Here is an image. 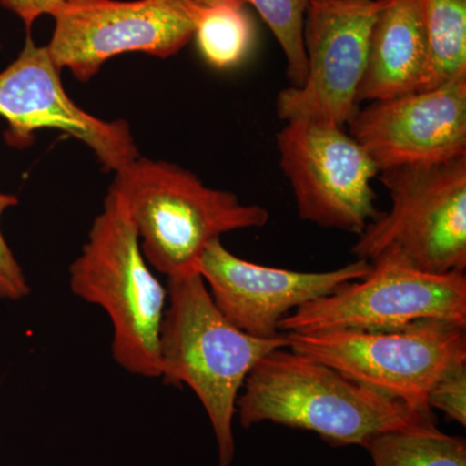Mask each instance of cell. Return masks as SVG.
<instances>
[{
	"instance_id": "3957f363",
	"label": "cell",
	"mask_w": 466,
	"mask_h": 466,
	"mask_svg": "<svg viewBox=\"0 0 466 466\" xmlns=\"http://www.w3.org/2000/svg\"><path fill=\"white\" fill-rule=\"evenodd\" d=\"M109 192L125 205L144 258L167 278L198 272L202 253L223 233L259 228L269 219L265 208L242 204L186 168L148 158L116 171Z\"/></svg>"
},
{
	"instance_id": "ffe728a7",
	"label": "cell",
	"mask_w": 466,
	"mask_h": 466,
	"mask_svg": "<svg viewBox=\"0 0 466 466\" xmlns=\"http://www.w3.org/2000/svg\"><path fill=\"white\" fill-rule=\"evenodd\" d=\"M18 204L16 196L0 192V220L9 208ZM30 293L23 268L8 247L0 227V299L21 300Z\"/></svg>"
},
{
	"instance_id": "8fae6325",
	"label": "cell",
	"mask_w": 466,
	"mask_h": 466,
	"mask_svg": "<svg viewBox=\"0 0 466 466\" xmlns=\"http://www.w3.org/2000/svg\"><path fill=\"white\" fill-rule=\"evenodd\" d=\"M47 47L27 36L23 51L0 72V116L8 124L5 140L24 148L42 128L60 130L86 144L104 168L118 171L139 157L130 126L104 121L67 96Z\"/></svg>"
},
{
	"instance_id": "ac0fdd59",
	"label": "cell",
	"mask_w": 466,
	"mask_h": 466,
	"mask_svg": "<svg viewBox=\"0 0 466 466\" xmlns=\"http://www.w3.org/2000/svg\"><path fill=\"white\" fill-rule=\"evenodd\" d=\"M248 5L257 9L280 45L291 87H300L308 70L303 47V21L309 0H248Z\"/></svg>"
},
{
	"instance_id": "ba28073f",
	"label": "cell",
	"mask_w": 466,
	"mask_h": 466,
	"mask_svg": "<svg viewBox=\"0 0 466 466\" xmlns=\"http://www.w3.org/2000/svg\"><path fill=\"white\" fill-rule=\"evenodd\" d=\"M200 7L193 0H73L54 15L47 47L58 69L88 82L118 55L167 58L195 38Z\"/></svg>"
},
{
	"instance_id": "7c38bea8",
	"label": "cell",
	"mask_w": 466,
	"mask_h": 466,
	"mask_svg": "<svg viewBox=\"0 0 466 466\" xmlns=\"http://www.w3.org/2000/svg\"><path fill=\"white\" fill-rule=\"evenodd\" d=\"M348 126L379 173L466 157V75L431 90L372 101Z\"/></svg>"
},
{
	"instance_id": "7402d4cb",
	"label": "cell",
	"mask_w": 466,
	"mask_h": 466,
	"mask_svg": "<svg viewBox=\"0 0 466 466\" xmlns=\"http://www.w3.org/2000/svg\"><path fill=\"white\" fill-rule=\"evenodd\" d=\"M196 5L200 8L210 7V5H220V3H229V5H248V0H193Z\"/></svg>"
},
{
	"instance_id": "9c48e42d",
	"label": "cell",
	"mask_w": 466,
	"mask_h": 466,
	"mask_svg": "<svg viewBox=\"0 0 466 466\" xmlns=\"http://www.w3.org/2000/svg\"><path fill=\"white\" fill-rule=\"evenodd\" d=\"M276 144L300 219L360 235L381 216L372 187L379 168L343 128L293 119L276 135Z\"/></svg>"
},
{
	"instance_id": "5bb4252c",
	"label": "cell",
	"mask_w": 466,
	"mask_h": 466,
	"mask_svg": "<svg viewBox=\"0 0 466 466\" xmlns=\"http://www.w3.org/2000/svg\"><path fill=\"white\" fill-rule=\"evenodd\" d=\"M428 57L420 0H386L370 34L358 103L394 99L421 91Z\"/></svg>"
},
{
	"instance_id": "9a60e30c",
	"label": "cell",
	"mask_w": 466,
	"mask_h": 466,
	"mask_svg": "<svg viewBox=\"0 0 466 466\" xmlns=\"http://www.w3.org/2000/svg\"><path fill=\"white\" fill-rule=\"evenodd\" d=\"M363 449L373 466H466L464 438L443 433L434 421L383 431Z\"/></svg>"
},
{
	"instance_id": "30bf717a",
	"label": "cell",
	"mask_w": 466,
	"mask_h": 466,
	"mask_svg": "<svg viewBox=\"0 0 466 466\" xmlns=\"http://www.w3.org/2000/svg\"><path fill=\"white\" fill-rule=\"evenodd\" d=\"M386 0H309L303 21L308 70L300 87L278 95L283 121L345 127L359 112L370 34Z\"/></svg>"
},
{
	"instance_id": "d6986e66",
	"label": "cell",
	"mask_w": 466,
	"mask_h": 466,
	"mask_svg": "<svg viewBox=\"0 0 466 466\" xmlns=\"http://www.w3.org/2000/svg\"><path fill=\"white\" fill-rule=\"evenodd\" d=\"M428 407L440 410L449 419L466 425V361L451 368L428 395Z\"/></svg>"
},
{
	"instance_id": "7a4b0ae2",
	"label": "cell",
	"mask_w": 466,
	"mask_h": 466,
	"mask_svg": "<svg viewBox=\"0 0 466 466\" xmlns=\"http://www.w3.org/2000/svg\"><path fill=\"white\" fill-rule=\"evenodd\" d=\"M167 299L159 334L161 377L198 395L216 437L218 465L231 466L233 417L245 380L260 359L288 348L287 339L284 334L257 339L229 323L198 272L168 278Z\"/></svg>"
},
{
	"instance_id": "5b68a950",
	"label": "cell",
	"mask_w": 466,
	"mask_h": 466,
	"mask_svg": "<svg viewBox=\"0 0 466 466\" xmlns=\"http://www.w3.org/2000/svg\"><path fill=\"white\" fill-rule=\"evenodd\" d=\"M391 208L359 235L352 254L391 257L431 274L466 268V157L383 170Z\"/></svg>"
},
{
	"instance_id": "4fadbf2b",
	"label": "cell",
	"mask_w": 466,
	"mask_h": 466,
	"mask_svg": "<svg viewBox=\"0 0 466 466\" xmlns=\"http://www.w3.org/2000/svg\"><path fill=\"white\" fill-rule=\"evenodd\" d=\"M370 269L357 259L341 268L300 272L248 262L226 249L220 238L211 241L198 260V272L229 323L257 339L281 336L279 324L300 306L328 296Z\"/></svg>"
},
{
	"instance_id": "2e32d148",
	"label": "cell",
	"mask_w": 466,
	"mask_h": 466,
	"mask_svg": "<svg viewBox=\"0 0 466 466\" xmlns=\"http://www.w3.org/2000/svg\"><path fill=\"white\" fill-rule=\"evenodd\" d=\"M428 39L421 91L466 75V0H420Z\"/></svg>"
},
{
	"instance_id": "52a82bcc",
	"label": "cell",
	"mask_w": 466,
	"mask_h": 466,
	"mask_svg": "<svg viewBox=\"0 0 466 466\" xmlns=\"http://www.w3.org/2000/svg\"><path fill=\"white\" fill-rule=\"evenodd\" d=\"M421 320L466 327L465 271L431 274L391 257L370 262V272L285 317L283 334L390 329Z\"/></svg>"
},
{
	"instance_id": "277c9868",
	"label": "cell",
	"mask_w": 466,
	"mask_h": 466,
	"mask_svg": "<svg viewBox=\"0 0 466 466\" xmlns=\"http://www.w3.org/2000/svg\"><path fill=\"white\" fill-rule=\"evenodd\" d=\"M69 274L73 293L108 314L116 363L131 375L161 377L159 334L167 291L150 271L137 229L115 193L106 195Z\"/></svg>"
},
{
	"instance_id": "44dd1931",
	"label": "cell",
	"mask_w": 466,
	"mask_h": 466,
	"mask_svg": "<svg viewBox=\"0 0 466 466\" xmlns=\"http://www.w3.org/2000/svg\"><path fill=\"white\" fill-rule=\"evenodd\" d=\"M70 2L73 0H0V5L20 17L29 30L39 17L54 16L58 9Z\"/></svg>"
},
{
	"instance_id": "e0dca14e",
	"label": "cell",
	"mask_w": 466,
	"mask_h": 466,
	"mask_svg": "<svg viewBox=\"0 0 466 466\" xmlns=\"http://www.w3.org/2000/svg\"><path fill=\"white\" fill-rule=\"evenodd\" d=\"M195 38L211 66L231 69L249 55L254 41L253 23L242 5L220 3L200 9Z\"/></svg>"
},
{
	"instance_id": "6da1fadb",
	"label": "cell",
	"mask_w": 466,
	"mask_h": 466,
	"mask_svg": "<svg viewBox=\"0 0 466 466\" xmlns=\"http://www.w3.org/2000/svg\"><path fill=\"white\" fill-rule=\"evenodd\" d=\"M240 424L260 422L314 431L332 446L364 447L383 431L433 421L431 412L352 381L289 348L260 359L238 400Z\"/></svg>"
},
{
	"instance_id": "8992f818",
	"label": "cell",
	"mask_w": 466,
	"mask_h": 466,
	"mask_svg": "<svg viewBox=\"0 0 466 466\" xmlns=\"http://www.w3.org/2000/svg\"><path fill=\"white\" fill-rule=\"evenodd\" d=\"M288 348L408 407L431 412L428 395L466 361V327L421 320L372 330L284 334Z\"/></svg>"
}]
</instances>
